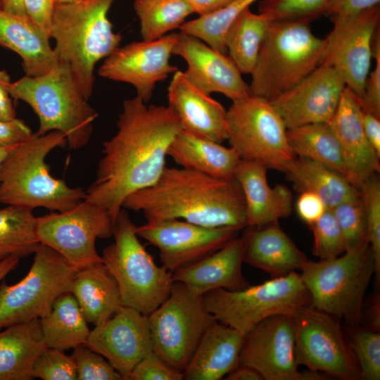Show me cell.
Here are the masks:
<instances>
[{
	"mask_svg": "<svg viewBox=\"0 0 380 380\" xmlns=\"http://www.w3.org/2000/svg\"><path fill=\"white\" fill-rule=\"evenodd\" d=\"M3 0H0V9H2Z\"/></svg>",
	"mask_w": 380,
	"mask_h": 380,
	"instance_id": "cell-61",
	"label": "cell"
},
{
	"mask_svg": "<svg viewBox=\"0 0 380 380\" xmlns=\"http://www.w3.org/2000/svg\"><path fill=\"white\" fill-rule=\"evenodd\" d=\"M375 264L369 244L319 261L308 260L300 277L312 308L343 319L351 328L359 327L362 303Z\"/></svg>",
	"mask_w": 380,
	"mask_h": 380,
	"instance_id": "cell-8",
	"label": "cell"
},
{
	"mask_svg": "<svg viewBox=\"0 0 380 380\" xmlns=\"http://www.w3.org/2000/svg\"><path fill=\"white\" fill-rule=\"evenodd\" d=\"M379 297L376 298V299L372 303V305L369 308L368 312V319L369 327L368 329L379 331L380 327V314H379Z\"/></svg>",
	"mask_w": 380,
	"mask_h": 380,
	"instance_id": "cell-56",
	"label": "cell"
},
{
	"mask_svg": "<svg viewBox=\"0 0 380 380\" xmlns=\"http://www.w3.org/2000/svg\"><path fill=\"white\" fill-rule=\"evenodd\" d=\"M32 267L18 283L0 284V330L48 315L58 296L68 292L77 272L61 254L40 243Z\"/></svg>",
	"mask_w": 380,
	"mask_h": 380,
	"instance_id": "cell-11",
	"label": "cell"
},
{
	"mask_svg": "<svg viewBox=\"0 0 380 380\" xmlns=\"http://www.w3.org/2000/svg\"><path fill=\"white\" fill-rule=\"evenodd\" d=\"M284 172L296 191L315 194L327 208L361 194L344 175L309 158L296 156Z\"/></svg>",
	"mask_w": 380,
	"mask_h": 380,
	"instance_id": "cell-32",
	"label": "cell"
},
{
	"mask_svg": "<svg viewBox=\"0 0 380 380\" xmlns=\"http://www.w3.org/2000/svg\"><path fill=\"white\" fill-rule=\"evenodd\" d=\"M313 233V254L319 260L338 257L346 251L344 239L332 210L327 208L310 226Z\"/></svg>",
	"mask_w": 380,
	"mask_h": 380,
	"instance_id": "cell-41",
	"label": "cell"
},
{
	"mask_svg": "<svg viewBox=\"0 0 380 380\" xmlns=\"http://www.w3.org/2000/svg\"><path fill=\"white\" fill-rule=\"evenodd\" d=\"M194 13L204 16L213 13L231 3L234 0H186Z\"/></svg>",
	"mask_w": 380,
	"mask_h": 380,
	"instance_id": "cell-54",
	"label": "cell"
},
{
	"mask_svg": "<svg viewBox=\"0 0 380 380\" xmlns=\"http://www.w3.org/2000/svg\"><path fill=\"white\" fill-rule=\"evenodd\" d=\"M256 1L234 0L213 13L184 22L179 27L180 32L197 37L226 54L224 39L227 30L236 18Z\"/></svg>",
	"mask_w": 380,
	"mask_h": 380,
	"instance_id": "cell-38",
	"label": "cell"
},
{
	"mask_svg": "<svg viewBox=\"0 0 380 380\" xmlns=\"http://www.w3.org/2000/svg\"><path fill=\"white\" fill-rule=\"evenodd\" d=\"M136 227L122 209L114 222V242L103 249L101 257L118 284L122 305L148 316L168 297L174 280L171 272L155 263Z\"/></svg>",
	"mask_w": 380,
	"mask_h": 380,
	"instance_id": "cell-7",
	"label": "cell"
},
{
	"mask_svg": "<svg viewBox=\"0 0 380 380\" xmlns=\"http://www.w3.org/2000/svg\"><path fill=\"white\" fill-rule=\"evenodd\" d=\"M115 0H84L55 4L51 38L58 61L66 63L83 96L91 97L96 64L115 51L122 40L115 33L108 12Z\"/></svg>",
	"mask_w": 380,
	"mask_h": 380,
	"instance_id": "cell-4",
	"label": "cell"
},
{
	"mask_svg": "<svg viewBox=\"0 0 380 380\" xmlns=\"http://www.w3.org/2000/svg\"><path fill=\"white\" fill-rule=\"evenodd\" d=\"M172 54L186 61L184 75L205 93H220L232 101L251 94L249 85L231 58L198 38L179 32Z\"/></svg>",
	"mask_w": 380,
	"mask_h": 380,
	"instance_id": "cell-21",
	"label": "cell"
},
{
	"mask_svg": "<svg viewBox=\"0 0 380 380\" xmlns=\"http://www.w3.org/2000/svg\"><path fill=\"white\" fill-rule=\"evenodd\" d=\"M72 357L77 380H123L122 375L104 357L86 344L74 348Z\"/></svg>",
	"mask_w": 380,
	"mask_h": 380,
	"instance_id": "cell-45",
	"label": "cell"
},
{
	"mask_svg": "<svg viewBox=\"0 0 380 380\" xmlns=\"http://www.w3.org/2000/svg\"><path fill=\"white\" fill-rule=\"evenodd\" d=\"M69 291L88 323L110 318L122 305L118 284L103 262L77 270Z\"/></svg>",
	"mask_w": 380,
	"mask_h": 380,
	"instance_id": "cell-29",
	"label": "cell"
},
{
	"mask_svg": "<svg viewBox=\"0 0 380 380\" xmlns=\"http://www.w3.org/2000/svg\"><path fill=\"white\" fill-rule=\"evenodd\" d=\"M365 208L368 242L373 253L375 274L380 277V182L374 175L360 187Z\"/></svg>",
	"mask_w": 380,
	"mask_h": 380,
	"instance_id": "cell-43",
	"label": "cell"
},
{
	"mask_svg": "<svg viewBox=\"0 0 380 380\" xmlns=\"http://www.w3.org/2000/svg\"><path fill=\"white\" fill-rule=\"evenodd\" d=\"M247 227L243 241V262L281 277L302 269L306 255L282 230L278 221Z\"/></svg>",
	"mask_w": 380,
	"mask_h": 380,
	"instance_id": "cell-26",
	"label": "cell"
},
{
	"mask_svg": "<svg viewBox=\"0 0 380 380\" xmlns=\"http://www.w3.org/2000/svg\"><path fill=\"white\" fill-rule=\"evenodd\" d=\"M239 363L265 380H301L292 317L273 315L254 327L244 336Z\"/></svg>",
	"mask_w": 380,
	"mask_h": 380,
	"instance_id": "cell-17",
	"label": "cell"
},
{
	"mask_svg": "<svg viewBox=\"0 0 380 380\" xmlns=\"http://www.w3.org/2000/svg\"><path fill=\"white\" fill-rule=\"evenodd\" d=\"M86 345L104 357L123 380H129L137 363L153 350L148 316L122 306L90 331Z\"/></svg>",
	"mask_w": 380,
	"mask_h": 380,
	"instance_id": "cell-19",
	"label": "cell"
},
{
	"mask_svg": "<svg viewBox=\"0 0 380 380\" xmlns=\"http://www.w3.org/2000/svg\"><path fill=\"white\" fill-rule=\"evenodd\" d=\"M40 243L37 236V217L30 209L6 205L0 208V260L34 253Z\"/></svg>",
	"mask_w": 380,
	"mask_h": 380,
	"instance_id": "cell-36",
	"label": "cell"
},
{
	"mask_svg": "<svg viewBox=\"0 0 380 380\" xmlns=\"http://www.w3.org/2000/svg\"><path fill=\"white\" fill-rule=\"evenodd\" d=\"M2 10L28 18L24 6V0H3Z\"/></svg>",
	"mask_w": 380,
	"mask_h": 380,
	"instance_id": "cell-57",
	"label": "cell"
},
{
	"mask_svg": "<svg viewBox=\"0 0 380 380\" xmlns=\"http://www.w3.org/2000/svg\"><path fill=\"white\" fill-rule=\"evenodd\" d=\"M331 210L341 231L346 251L369 244L367 216L361 194Z\"/></svg>",
	"mask_w": 380,
	"mask_h": 380,
	"instance_id": "cell-39",
	"label": "cell"
},
{
	"mask_svg": "<svg viewBox=\"0 0 380 380\" xmlns=\"http://www.w3.org/2000/svg\"><path fill=\"white\" fill-rule=\"evenodd\" d=\"M380 0H331L325 13L334 23L326 37L331 39L365 11L379 5Z\"/></svg>",
	"mask_w": 380,
	"mask_h": 380,
	"instance_id": "cell-46",
	"label": "cell"
},
{
	"mask_svg": "<svg viewBox=\"0 0 380 380\" xmlns=\"http://www.w3.org/2000/svg\"><path fill=\"white\" fill-rule=\"evenodd\" d=\"M346 87L334 67L320 64L291 89L270 101L287 129L329 123Z\"/></svg>",
	"mask_w": 380,
	"mask_h": 380,
	"instance_id": "cell-18",
	"label": "cell"
},
{
	"mask_svg": "<svg viewBox=\"0 0 380 380\" xmlns=\"http://www.w3.org/2000/svg\"><path fill=\"white\" fill-rule=\"evenodd\" d=\"M244 336L236 329L213 322L200 338L183 372L186 380H219L239 365Z\"/></svg>",
	"mask_w": 380,
	"mask_h": 380,
	"instance_id": "cell-27",
	"label": "cell"
},
{
	"mask_svg": "<svg viewBox=\"0 0 380 380\" xmlns=\"http://www.w3.org/2000/svg\"><path fill=\"white\" fill-rule=\"evenodd\" d=\"M379 19L378 5L361 13L333 38H325L320 64L338 70L358 100L362 97L369 72Z\"/></svg>",
	"mask_w": 380,
	"mask_h": 380,
	"instance_id": "cell-20",
	"label": "cell"
},
{
	"mask_svg": "<svg viewBox=\"0 0 380 380\" xmlns=\"http://www.w3.org/2000/svg\"><path fill=\"white\" fill-rule=\"evenodd\" d=\"M287 139L296 156L317 161L347 178L341 148L329 123H312L287 129Z\"/></svg>",
	"mask_w": 380,
	"mask_h": 380,
	"instance_id": "cell-35",
	"label": "cell"
},
{
	"mask_svg": "<svg viewBox=\"0 0 380 380\" xmlns=\"http://www.w3.org/2000/svg\"><path fill=\"white\" fill-rule=\"evenodd\" d=\"M50 37L29 18L0 9V46L10 49L22 59L25 75L47 73L58 63Z\"/></svg>",
	"mask_w": 380,
	"mask_h": 380,
	"instance_id": "cell-28",
	"label": "cell"
},
{
	"mask_svg": "<svg viewBox=\"0 0 380 380\" xmlns=\"http://www.w3.org/2000/svg\"><path fill=\"white\" fill-rule=\"evenodd\" d=\"M114 222L104 208L84 199L70 210L37 217V236L81 270L103 262L96 241L113 236Z\"/></svg>",
	"mask_w": 380,
	"mask_h": 380,
	"instance_id": "cell-13",
	"label": "cell"
},
{
	"mask_svg": "<svg viewBox=\"0 0 380 380\" xmlns=\"http://www.w3.org/2000/svg\"><path fill=\"white\" fill-rule=\"evenodd\" d=\"M227 380H262L261 374L255 369L243 365H239L236 368L229 372Z\"/></svg>",
	"mask_w": 380,
	"mask_h": 380,
	"instance_id": "cell-55",
	"label": "cell"
},
{
	"mask_svg": "<svg viewBox=\"0 0 380 380\" xmlns=\"http://www.w3.org/2000/svg\"><path fill=\"white\" fill-rule=\"evenodd\" d=\"M379 30L374 41L373 56L375 67L368 75L362 97L359 100L362 110L380 118V36Z\"/></svg>",
	"mask_w": 380,
	"mask_h": 380,
	"instance_id": "cell-48",
	"label": "cell"
},
{
	"mask_svg": "<svg viewBox=\"0 0 380 380\" xmlns=\"http://www.w3.org/2000/svg\"><path fill=\"white\" fill-rule=\"evenodd\" d=\"M11 83L9 74L0 70V120L9 121L16 118L15 110L9 93Z\"/></svg>",
	"mask_w": 380,
	"mask_h": 380,
	"instance_id": "cell-52",
	"label": "cell"
},
{
	"mask_svg": "<svg viewBox=\"0 0 380 380\" xmlns=\"http://www.w3.org/2000/svg\"><path fill=\"white\" fill-rule=\"evenodd\" d=\"M380 118L362 110V122L366 137L380 158Z\"/></svg>",
	"mask_w": 380,
	"mask_h": 380,
	"instance_id": "cell-53",
	"label": "cell"
},
{
	"mask_svg": "<svg viewBox=\"0 0 380 380\" xmlns=\"http://www.w3.org/2000/svg\"><path fill=\"white\" fill-rule=\"evenodd\" d=\"M178 37L179 33L174 32L119 47L106 58L98 73L102 77L133 85L137 96L147 103L156 84L178 70L170 63Z\"/></svg>",
	"mask_w": 380,
	"mask_h": 380,
	"instance_id": "cell-16",
	"label": "cell"
},
{
	"mask_svg": "<svg viewBox=\"0 0 380 380\" xmlns=\"http://www.w3.org/2000/svg\"><path fill=\"white\" fill-rule=\"evenodd\" d=\"M329 124L339 142L347 178L360 189L366 180L379 173L380 158L366 137L359 100L348 87H345Z\"/></svg>",
	"mask_w": 380,
	"mask_h": 380,
	"instance_id": "cell-23",
	"label": "cell"
},
{
	"mask_svg": "<svg viewBox=\"0 0 380 380\" xmlns=\"http://www.w3.org/2000/svg\"><path fill=\"white\" fill-rule=\"evenodd\" d=\"M117 126L103 144L96 179L84 198L104 208L114 222L128 196L158 179L168 148L182 130L168 106H146L138 96L123 102Z\"/></svg>",
	"mask_w": 380,
	"mask_h": 380,
	"instance_id": "cell-1",
	"label": "cell"
},
{
	"mask_svg": "<svg viewBox=\"0 0 380 380\" xmlns=\"http://www.w3.org/2000/svg\"><path fill=\"white\" fill-rule=\"evenodd\" d=\"M31 375L32 379L43 380H77L72 355L49 347L44 348L34 360Z\"/></svg>",
	"mask_w": 380,
	"mask_h": 380,
	"instance_id": "cell-44",
	"label": "cell"
},
{
	"mask_svg": "<svg viewBox=\"0 0 380 380\" xmlns=\"http://www.w3.org/2000/svg\"><path fill=\"white\" fill-rule=\"evenodd\" d=\"M82 1H84V0H54V2L55 4H68L77 3Z\"/></svg>",
	"mask_w": 380,
	"mask_h": 380,
	"instance_id": "cell-60",
	"label": "cell"
},
{
	"mask_svg": "<svg viewBox=\"0 0 380 380\" xmlns=\"http://www.w3.org/2000/svg\"><path fill=\"white\" fill-rule=\"evenodd\" d=\"M348 342L360 372V379H380V333L359 327L352 328Z\"/></svg>",
	"mask_w": 380,
	"mask_h": 380,
	"instance_id": "cell-40",
	"label": "cell"
},
{
	"mask_svg": "<svg viewBox=\"0 0 380 380\" xmlns=\"http://www.w3.org/2000/svg\"><path fill=\"white\" fill-rule=\"evenodd\" d=\"M274 18L266 13L245 9L232 23L225 35L229 56L241 73L251 74L267 30Z\"/></svg>",
	"mask_w": 380,
	"mask_h": 380,
	"instance_id": "cell-34",
	"label": "cell"
},
{
	"mask_svg": "<svg viewBox=\"0 0 380 380\" xmlns=\"http://www.w3.org/2000/svg\"><path fill=\"white\" fill-rule=\"evenodd\" d=\"M148 318L153 350L182 373L202 335L217 320L202 296L179 281H174L168 297Z\"/></svg>",
	"mask_w": 380,
	"mask_h": 380,
	"instance_id": "cell-12",
	"label": "cell"
},
{
	"mask_svg": "<svg viewBox=\"0 0 380 380\" xmlns=\"http://www.w3.org/2000/svg\"><path fill=\"white\" fill-rule=\"evenodd\" d=\"M331 0H262L259 12L274 20H312L325 13Z\"/></svg>",
	"mask_w": 380,
	"mask_h": 380,
	"instance_id": "cell-42",
	"label": "cell"
},
{
	"mask_svg": "<svg viewBox=\"0 0 380 380\" xmlns=\"http://www.w3.org/2000/svg\"><path fill=\"white\" fill-rule=\"evenodd\" d=\"M9 93L12 98L27 103L37 114L38 134L59 131L73 150L89 143L98 113L80 91L66 63L58 61L46 74L25 75L11 83Z\"/></svg>",
	"mask_w": 380,
	"mask_h": 380,
	"instance_id": "cell-5",
	"label": "cell"
},
{
	"mask_svg": "<svg viewBox=\"0 0 380 380\" xmlns=\"http://www.w3.org/2000/svg\"><path fill=\"white\" fill-rule=\"evenodd\" d=\"M20 259L16 256H9L0 260V281L16 268Z\"/></svg>",
	"mask_w": 380,
	"mask_h": 380,
	"instance_id": "cell-58",
	"label": "cell"
},
{
	"mask_svg": "<svg viewBox=\"0 0 380 380\" xmlns=\"http://www.w3.org/2000/svg\"><path fill=\"white\" fill-rule=\"evenodd\" d=\"M227 139L241 160L285 172L296 157L287 128L270 100L250 94L227 110Z\"/></svg>",
	"mask_w": 380,
	"mask_h": 380,
	"instance_id": "cell-10",
	"label": "cell"
},
{
	"mask_svg": "<svg viewBox=\"0 0 380 380\" xmlns=\"http://www.w3.org/2000/svg\"><path fill=\"white\" fill-rule=\"evenodd\" d=\"M267 168L255 162L240 160L234 178L239 182L246 205V227H260L289 216L292 194L285 186H269Z\"/></svg>",
	"mask_w": 380,
	"mask_h": 380,
	"instance_id": "cell-25",
	"label": "cell"
},
{
	"mask_svg": "<svg viewBox=\"0 0 380 380\" xmlns=\"http://www.w3.org/2000/svg\"><path fill=\"white\" fill-rule=\"evenodd\" d=\"M67 143L62 132L51 131L44 134L33 133L15 145L1 167L0 204L63 212L84 200L85 191L53 177L46 163L53 150Z\"/></svg>",
	"mask_w": 380,
	"mask_h": 380,
	"instance_id": "cell-3",
	"label": "cell"
},
{
	"mask_svg": "<svg viewBox=\"0 0 380 380\" xmlns=\"http://www.w3.org/2000/svg\"><path fill=\"white\" fill-rule=\"evenodd\" d=\"M28 18L51 38L54 0H24Z\"/></svg>",
	"mask_w": 380,
	"mask_h": 380,
	"instance_id": "cell-49",
	"label": "cell"
},
{
	"mask_svg": "<svg viewBox=\"0 0 380 380\" xmlns=\"http://www.w3.org/2000/svg\"><path fill=\"white\" fill-rule=\"evenodd\" d=\"M167 156L183 168L224 179L234 178L241 160L232 147L195 137L182 129L171 142Z\"/></svg>",
	"mask_w": 380,
	"mask_h": 380,
	"instance_id": "cell-30",
	"label": "cell"
},
{
	"mask_svg": "<svg viewBox=\"0 0 380 380\" xmlns=\"http://www.w3.org/2000/svg\"><path fill=\"white\" fill-rule=\"evenodd\" d=\"M168 106L182 129L199 138L222 143L227 139V110L177 70L168 87Z\"/></svg>",
	"mask_w": 380,
	"mask_h": 380,
	"instance_id": "cell-22",
	"label": "cell"
},
{
	"mask_svg": "<svg viewBox=\"0 0 380 380\" xmlns=\"http://www.w3.org/2000/svg\"><path fill=\"white\" fill-rule=\"evenodd\" d=\"M143 40L159 39L180 27L194 11L186 0H134Z\"/></svg>",
	"mask_w": 380,
	"mask_h": 380,
	"instance_id": "cell-37",
	"label": "cell"
},
{
	"mask_svg": "<svg viewBox=\"0 0 380 380\" xmlns=\"http://www.w3.org/2000/svg\"><path fill=\"white\" fill-rule=\"evenodd\" d=\"M202 299L217 321L243 336L269 317L293 316L298 309L311 305L310 294L296 272L241 290H213Z\"/></svg>",
	"mask_w": 380,
	"mask_h": 380,
	"instance_id": "cell-9",
	"label": "cell"
},
{
	"mask_svg": "<svg viewBox=\"0 0 380 380\" xmlns=\"http://www.w3.org/2000/svg\"><path fill=\"white\" fill-rule=\"evenodd\" d=\"M298 216L310 227L317 221L327 209L319 196L310 191H303L296 201Z\"/></svg>",
	"mask_w": 380,
	"mask_h": 380,
	"instance_id": "cell-50",
	"label": "cell"
},
{
	"mask_svg": "<svg viewBox=\"0 0 380 380\" xmlns=\"http://www.w3.org/2000/svg\"><path fill=\"white\" fill-rule=\"evenodd\" d=\"M234 227H206L177 219L147 221L136 227L139 237L159 250L160 261L172 273L214 253L238 236Z\"/></svg>",
	"mask_w": 380,
	"mask_h": 380,
	"instance_id": "cell-15",
	"label": "cell"
},
{
	"mask_svg": "<svg viewBox=\"0 0 380 380\" xmlns=\"http://www.w3.org/2000/svg\"><path fill=\"white\" fill-rule=\"evenodd\" d=\"M291 317L299 365L338 379H360L359 366L336 318L310 305Z\"/></svg>",
	"mask_w": 380,
	"mask_h": 380,
	"instance_id": "cell-14",
	"label": "cell"
},
{
	"mask_svg": "<svg viewBox=\"0 0 380 380\" xmlns=\"http://www.w3.org/2000/svg\"><path fill=\"white\" fill-rule=\"evenodd\" d=\"M15 146L0 147V170L4 159Z\"/></svg>",
	"mask_w": 380,
	"mask_h": 380,
	"instance_id": "cell-59",
	"label": "cell"
},
{
	"mask_svg": "<svg viewBox=\"0 0 380 380\" xmlns=\"http://www.w3.org/2000/svg\"><path fill=\"white\" fill-rule=\"evenodd\" d=\"M243 241L236 236L205 258L172 272L174 281L203 296L213 290L243 289L249 286L242 272Z\"/></svg>",
	"mask_w": 380,
	"mask_h": 380,
	"instance_id": "cell-24",
	"label": "cell"
},
{
	"mask_svg": "<svg viewBox=\"0 0 380 380\" xmlns=\"http://www.w3.org/2000/svg\"><path fill=\"white\" fill-rule=\"evenodd\" d=\"M30 127L21 119L0 120V147L18 144L32 135Z\"/></svg>",
	"mask_w": 380,
	"mask_h": 380,
	"instance_id": "cell-51",
	"label": "cell"
},
{
	"mask_svg": "<svg viewBox=\"0 0 380 380\" xmlns=\"http://www.w3.org/2000/svg\"><path fill=\"white\" fill-rule=\"evenodd\" d=\"M310 22L274 20L272 23L251 74V94L271 101L320 64L326 40L313 34Z\"/></svg>",
	"mask_w": 380,
	"mask_h": 380,
	"instance_id": "cell-6",
	"label": "cell"
},
{
	"mask_svg": "<svg viewBox=\"0 0 380 380\" xmlns=\"http://www.w3.org/2000/svg\"><path fill=\"white\" fill-rule=\"evenodd\" d=\"M87 323L70 291L58 296L50 312L39 319L46 346L63 351L86 344L90 333Z\"/></svg>",
	"mask_w": 380,
	"mask_h": 380,
	"instance_id": "cell-33",
	"label": "cell"
},
{
	"mask_svg": "<svg viewBox=\"0 0 380 380\" xmlns=\"http://www.w3.org/2000/svg\"><path fill=\"white\" fill-rule=\"evenodd\" d=\"M182 372L170 366L153 350L134 367L129 380H182Z\"/></svg>",
	"mask_w": 380,
	"mask_h": 380,
	"instance_id": "cell-47",
	"label": "cell"
},
{
	"mask_svg": "<svg viewBox=\"0 0 380 380\" xmlns=\"http://www.w3.org/2000/svg\"><path fill=\"white\" fill-rule=\"evenodd\" d=\"M122 208L147 221L177 219L206 227H246V205L235 178L219 179L183 167H165L151 186L125 200Z\"/></svg>",
	"mask_w": 380,
	"mask_h": 380,
	"instance_id": "cell-2",
	"label": "cell"
},
{
	"mask_svg": "<svg viewBox=\"0 0 380 380\" xmlns=\"http://www.w3.org/2000/svg\"><path fill=\"white\" fill-rule=\"evenodd\" d=\"M0 330V380L33 379V362L46 348L39 319Z\"/></svg>",
	"mask_w": 380,
	"mask_h": 380,
	"instance_id": "cell-31",
	"label": "cell"
}]
</instances>
